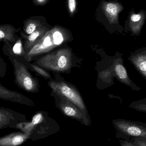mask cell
Wrapping results in <instances>:
<instances>
[{
	"mask_svg": "<svg viewBox=\"0 0 146 146\" xmlns=\"http://www.w3.org/2000/svg\"><path fill=\"white\" fill-rule=\"evenodd\" d=\"M15 129L29 135V139L36 141L47 138L60 131L59 124L45 113L39 111L33 116L30 122L18 123Z\"/></svg>",
	"mask_w": 146,
	"mask_h": 146,
	"instance_id": "1",
	"label": "cell"
},
{
	"mask_svg": "<svg viewBox=\"0 0 146 146\" xmlns=\"http://www.w3.org/2000/svg\"><path fill=\"white\" fill-rule=\"evenodd\" d=\"M70 39V34L65 28L55 26L51 28L26 55L30 62L34 58L59 47Z\"/></svg>",
	"mask_w": 146,
	"mask_h": 146,
	"instance_id": "2",
	"label": "cell"
},
{
	"mask_svg": "<svg viewBox=\"0 0 146 146\" xmlns=\"http://www.w3.org/2000/svg\"><path fill=\"white\" fill-rule=\"evenodd\" d=\"M9 59L13 67L15 82L18 87L28 92H37V80L29 71L31 63L25 58L9 57Z\"/></svg>",
	"mask_w": 146,
	"mask_h": 146,
	"instance_id": "3",
	"label": "cell"
},
{
	"mask_svg": "<svg viewBox=\"0 0 146 146\" xmlns=\"http://www.w3.org/2000/svg\"><path fill=\"white\" fill-rule=\"evenodd\" d=\"M72 60L70 50L62 49L41 57L34 64L50 71L63 72L70 69Z\"/></svg>",
	"mask_w": 146,
	"mask_h": 146,
	"instance_id": "4",
	"label": "cell"
},
{
	"mask_svg": "<svg viewBox=\"0 0 146 146\" xmlns=\"http://www.w3.org/2000/svg\"><path fill=\"white\" fill-rule=\"evenodd\" d=\"M117 139L129 141L132 138L146 139V123L139 121L124 119H115L112 121Z\"/></svg>",
	"mask_w": 146,
	"mask_h": 146,
	"instance_id": "5",
	"label": "cell"
},
{
	"mask_svg": "<svg viewBox=\"0 0 146 146\" xmlns=\"http://www.w3.org/2000/svg\"><path fill=\"white\" fill-rule=\"evenodd\" d=\"M48 84L53 92L56 95L72 103L83 113L87 118L90 120L83 100L73 87L62 81H50L48 82Z\"/></svg>",
	"mask_w": 146,
	"mask_h": 146,
	"instance_id": "6",
	"label": "cell"
},
{
	"mask_svg": "<svg viewBox=\"0 0 146 146\" xmlns=\"http://www.w3.org/2000/svg\"><path fill=\"white\" fill-rule=\"evenodd\" d=\"M59 97L60 101L58 103V107L64 115L80 122L85 126L91 125V120L87 118L76 106L66 99Z\"/></svg>",
	"mask_w": 146,
	"mask_h": 146,
	"instance_id": "7",
	"label": "cell"
},
{
	"mask_svg": "<svg viewBox=\"0 0 146 146\" xmlns=\"http://www.w3.org/2000/svg\"><path fill=\"white\" fill-rule=\"evenodd\" d=\"M26 117L21 113L5 107H0V129L15 128L18 123L27 121Z\"/></svg>",
	"mask_w": 146,
	"mask_h": 146,
	"instance_id": "8",
	"label": "cell"
},
{
	"mask_svg": "<svg viewBox=\"0 0 146 146\" xmlns=\"http://www.w3.org/2000/svg\"><path fill=\"white\" fill-rule=\"evenodd\" d=\"M51 28L50 26L45 23L28 36L25 34L23 31H20L21 37L24 41V48L26 54Z\"/></svg>",
	"mask_w": 146,
	"mask_h": 146,
	"instance_id": "9",
	"label": "cell"
},
{
	"mask_svg": "<svg viewBox=\"0 0 146 146\" xmlns=\"http://www.w3.org/2000/svg\"><path fill=\"white\" fill-rule=\"evenodd\" d=\"M113 63L114 73L118 80L129 87L134 91H139L141 90V88L136 85L129 78L127 70L123 65V59L121 56L114 60Z\"/></svg>",
	"mask_w": 146,
	"mask_h": 146,
	"instance_id": "10",
	"label": "cell"
},
{
	"mask_svg": "<svg viewBox=\"0 0 146 146\" xmlns=\"http://www.w3.org/2000/svg\"><path fill=\"white\" fill-rule=\"evenodd\" d=\"M0 99L28 106H33L35 105L34 102L26 96L18 92L9 90L1 83Z\"/></svg>",
	"mask_w": 146,
	"mask_h": 146,
	"instance_id": "11",
	"label": "cell"
},
{
	"mask_svg": "<svg viewBox=\"0 0 146 146\" xmlns=\"http://www.w3.org/2000/svg\"><path fill=\"white\" fill-rule=\"evenodd\" d=\"M4 45L2 48L3 54L8 57L17 58H25L26 54L23 39L19 36L15 42H10L7 41H3Z\"/></svg>",
	"mask_w": 146,
	"mask_h": 146,
	"instance_id": "12",
	"label": "cell"
},
{
	"mask_svg": "<svg viewBox=\"0 0 146 146\" xmlns=\"http://www.w3.org/2000/svg\"><path fill=\"white\" fill-rule=\"evenodd\" d=\"M128 60L146 80V47L131 53Z\"/></svg>",
	"mask_w": 146,
	"mask_h": 146,
	"instance_id": "13",
	"label": "cell"
},
{
	"mask_svg": "<svg viewBox=\"0 0 146 146\" xmlns=\"http://www.w3.org/2000/svg\"><path fill=\"white\" fill-rule=\"evenodd\" d=\"M146 19V13L144 10H141L138 13L133 12L130 15L128 27L129 31L133 35H139Z\"/></svg>",
	"mask_w": 146,
	"mask_h": 146,
	"instance_id": "14",
	"label": "cell"
},
{
	"mask_svg": "<svg viewBox=\"0 0 146 146\" xmlns=\"http://www.w3.org/2000/svg\"><path fill=\"white\" fill-rule=\"evenodd\" d=\"M28 139V134L23 132H13L0 137V146H19Z\"/></svg>",
	"mask_w": 146,
	"mask_h": 146,
	"instance_id": "15",
	"label": "cell"
},
{
	"mask_svg": "<svg viewBox=\"0 0 146 146\" xmlns=\"http://www.w3.org/2000/svg\"><path fill=\"white\" fill-rule=\"evenodd\" d=\"M104 4V13L110 23L117 24L118 14L123 9V6L119 3L106 2Z\"/></svg>",
	"mask_w": 146,
	"mask_h": 146,
	"instance_id": "16",
	"label": "cell"
},
{
	"mask_svg": "<svg viewBox=\"0 0 146 146\" xmlns=\"http://www.w3.org/2000/svg\"><path fill=\"white\" fill-rule=\"evenodd\" d=\"M21 29L15 28L10 24L0 25V42L4 41L10 42H15L19 37L16 33L21 31Z\"/></svg>",
	"mask_w": 146,
	"mask_h": 146,
	"instance_id": "17",
	"label": "cell"
},
{
	"mask_svg": "<svg viewBox=\"0 0 146 146\" xmlns=\"http://www.w3.org/2000/svg\"><path fill=\"white\" fill-rule=\"evenodd\" d=\"M45 23L43 16H31L23 21V32L27 36L31 35Z\"/></svg>",
	"mask_w": 146,
	"mask_h": 146,
	"instance_id": "18",
	"label": "cell"
},
{
	"mask_svg": "<svg viewBox=\"0 0 146 146\" xmlns=\"http://www.w3.org/2000/svg\"><path fill=\"white\" fill-rule=\"evenodd\" d=\"M129 107L137 111L146 113V97L142 99L132 102L129 105Z\"/></svg>",
	"mask_w": 146,
	"mask_h": 146,
	"instance_id": "19",
	"label": "cell"
},
{
	"mask_svg": "<svg viewBox=\"0 0 146 146\" xmlns=\"http://www.w3.org/2000/svg\"><path fill=\"white\" fill-rule=\"evenodd\" d=\"M31 69L36 71L37 73L43 76H45L47 78H50V74L46 71H44L43 69L39 67V66H37L34 64H31Z\"/></svg>",
	"mask_w": 146,
	"mask_h": 146,
	"instance_id": "20",
	"label": "cell"
},
{
	"mask_svg": "<svg viewBox=\"0 0 146 146\" xmlns=\"http://www.w3.org/2000/svg\"><path fill=\"white\" fill-rule=\"evenodd\" d=\"M68 8L69 14L71 16H74L76 12V0H68Z\"/></svg>",
	"mask_w": 146,
	"mask_h": 146,
	"instance_id": "21",
	"label": "cell"
},
{
	"mask_svg": "<svg viewBox=\"0 0 146 146\" xmlns=\"http://www.w3.org/2000/svg\"><path fill=\"white\" fill-rule=\"evenodd\" d=\"M7 63L0 56V77H4L7 74Z\"/></svg>",
	"mask_w": 146,
	"mask_h": 146,
	"instance_id": "22",
	"label": "cell"
},
{
	"mask_svg": "<svg viewBox=\"0 0 146 146\" xmlns=\"http://www.w3.org/2000/svg\"><path fill=\"white\" fill-rule=\"evenodd\" d=\"M128 141L132 142L135 146H146V139L145 138H132Z\"/></svg>",
	"mask_w": 146,
	"mask_h": 146,
	"instance_id": "23",
	"label": "cell"
},
{
	"mask_svg": "<svg viewBox=\"0 0 146 146\" xmlns=\"http://www.w3.org/2000/svg\"><path fill=\"white\" fill-rule=\"evenodd\" d=\"M33 4L36 6H44L48 2L49 0H32Z\"/></svg>",
	"mask_w": 146,
	"mask_h": 146,
	"instance_id": "24",
	"label": "cell"
},
{
	"mask_svg": "<svg viewBox=\"0 0 146 146\" xmlns=\"http://www.w3.org/2000/svg\"><path fill=\"white\" fill-rule=\"evenodd\" d=\"M119 141L121 146H135L132 142L125 140L119 139Z\"/></svg>",
	"mask_w": 146,
	"mask_h": 146,
	"instance_id": "25",
	"label": "cell"
}]
</instances>
